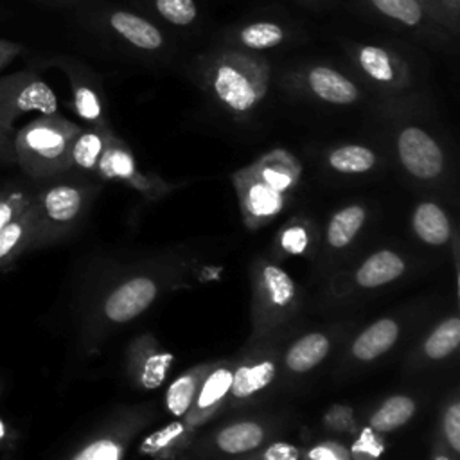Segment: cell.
<instances>
[{
	"mask_svg": "<svg viewBox=\"0 0 460 460\" xmlns=\"http://www.w3.org/2000/svg\"><path fill=\"white\" fill-rule=\"evenodd\" d=\"M397 149L404 167L417 178H435L442 169V151L437 142L420 128L401 131Z\"/></svg>",
	"mask_w": 460,
	"mask_h": 460,
	"instance_id": "cell-1",
	"label": "cell"
},
{
	"mask_svg": "<svg viewBox=\"0 0 460 460\" xmlns=\"http://www.w3.org/2000/svg\"><path fill=\"white\" fill-rule=\"evenodd\" d=\"M217 97L235 111L250 110L259 97L255 79L243 68L232 63H223L214 75Z\"/></svg>",
	"mask_w": 460,
	"mask_h": 460,
	"instance_id": "cell-2",
	"label": "cell"
},
{
	"mask_svg": "<svg viewBox=\"0 0 460 460\" xmlns=\"http://www.w3.org/2000/svg\"><path fill=\"white\" fill-rule=\"evenodd\" d=\"M156 286L149 279H133L119 286L106 300L104 311L113 322H128L140 314L155 298Z\"/></svg>",
	"mask_w": 460,
	"mask_h": 460,
	"instance_id": "cell-3",
	"label": "cell"
},
{
	"mask_svg": "<svg viewBox=\"0 0 460 460\" xmlns=\"http://www.w3.org/2000/svg\"><path fill=\"white\" fill-rule=\"evenodd\" d=\"M36 223V208L25 207L13 221L0 230V271L5 270L14 257L25 248L32 226Z\"/></svg>",
	"mask_w": 460,
	"mask_h": 460,
	"instance_id": "cell-4",
	"label": "cell"
},
{
	"mask_svg": "<svg viewBox=\"0 0 460 460\" xmlns=\"http://www.w3.org/2000/svg\"><path fill=\"white\" fill-rule=\"evenodd\" d=\"M309 86L327 102L350 104L358 99L356 86L345 75L327 66H316L309 72Z\"/></svg>",
	"mask_w": 460,
	"mask_h": 460,
	"instance_id": "cell-5",
	"label": "cell"
},
{
	"mask_svg": "<svg viewBox=\"0 0 460 460\" xmlns=\"http://www.w3.org/2000/svg\"><path fill=\"white\" fill-rule=\"evenodd\" d=\"M397 323L394 320H379L365 329L354 341L352 352L356 358L368 361L386 352L397 340Z\"/></svg>",
	"mask_w": 460,
	"mask_h": 460,
	"instance_id": "cell-6",
	"label": "cell"
},
{
	"mask_svg": "<svg viewBox=\"0 0 460 460\" xmlns=\"http://www.w3.org/2000/svg\"><path fill=\"white\" fill-rule=\"evenodd\" d=\"M110 22L119 34H122L129 43L140 49L153 50L162 45L160 31L140 16H135L129 13H113Z\"/></svg>",
	"mask_w": 460,
	"mask_h": 460,
	"instance_id": "cell-7",
	"label": "cell"
},
{
	"mask_svg": "<svg viewBox=\"0 0 460 460\" xmlns=\"http://www.w3.org/2000/svg\"><path fill=\"white\" fill-rule=\"evenodd\" d=\"M404 270V262L394 252L383 250L368 257L359 268L356 279L363 288H376L397 279Z\"/></svg>",
	"mask_w": 460,
	"mask_h": 460,
	"instance_id": "cell-8",
	"label": "cell"
},
{
	"mask_svg": "<svg viewBox=\"0 0 460 460\" xmlns=\"http://www.w3.org/2000/svg\"><path fill=\"white\" fill-rule=\"evenodd\" d=\"M329 352V340L323 334L313 332L300 338L289 349L286 356V363L295 372H305L316 367Z\"/></svg>",
	"mask_w": 460,
	"mask_h": 460,
	"instance_id": "cell-9",
	"label": "cell"
},
{
	"mask_svg": "<svg viewBox=\"0 0 460 460\" xmlns=\"http://www.w3.org/2000/svg\"><path fill=\"white\" fill-rule=\"evenodd\" d=\"M413 228L429 244H444L449 239V221L435 203H422L413 214Z\"/></svg>",
	"mask_w": 460,
	"mask_h": 460,
	"instance_id": "cell-10",
	"label": "cell"
},
{
	"mask_svg": "<svg viewBox=\"0 0 460 460\" xmlns=\"http://www.w3.org/2000/svg\"><path fill=\"white\" fill-rule=\"evenodd\" d=\"M81 208V192L70 185H58L45 192L43 210L49 219L65 223L72 221Z\"/></svg>",
	"mask_w": 460,
	"mask_h": 460,
	"instance_id": "cell-11",
	"label": "cell"
},
{
	"mask_svg": "<svg viewBox=\"0 0 460 460\" xmlns=\"http://www.w3.org/2000/svg\"><path fill=\"white\" fill-rule=\"evenodd\" d=\"M262 442V429L255 422H239L225 428L217 435V446L225 453H243Z\"/></svg>",
	"mask_w": 460,
	"mask_h": 460,
	"instance_id": "cell-12",
	"label": "cell"
},
{
	"mask_svg": "<svg viewBox=\"0 0 460 460\" xmlns=\"http://www.w3.org/2000/svg\"><path fill=\"white\" fill-rule=\"evenodd\" d=\"M415 411V404L410 397L395 395L383 402V406L372 415L370 424L377 431H392L402 426Z\"/></svg>",
	"mask_w": 460,
	"mask_h": 460,
	"instance_id": "cell-13",
	"label": "cell"
},
{
	"mask_svg": "<svg viewBox=\"0 0 460 460\" xmlns=\"http://www.w3.org/2000/svg\"><path fill=\"white\" fill-rule=\"evenodd\" d=\"M363 221H365V210L356 205L347 207L338 214H334L327 232V239L331 246L334 248L347 246L354 239L356 232L361 228Z\"/></svg>",
	"mask_w": 460,
	"mask_h": 460,
	"instance_id": "cell-14",
	"label": "cell"
},
{
	"mask_svg": "<svg viewBox=\"0 0 460 460\" xmlns=\"http://www.w3.org/2000/svg\"><path fill=\"white\" fill-rule=\"evenodd\" d=\"M275 367L270 361H262L253 367H241L232 374V392L235 397H248L253 392L264 388L273 381Z\"/></svg>",
	"mask_w": 460,
	"mask_h": 460,
	"instance_id": "cell-15",
	"label": "cell"
},
{
	"mask_svg": "<svg viewBox=\"0 0 460 460\" xmlns=\"http://www.w3.org/2000/svg\"><path fill=\"white\" fill-rule=\"evenodd\" d=\"M329 164L340 172H365L376 164V155L363 146H343L329 155Z\"/></svg>",
	"mask_w": 460,
	"mask_h": 460,
	"instance_id": "cell-16",
	"label": "cell"
},
{
	"mask_svg": "<svg viewBox=\"0 0 460 460\" xmlns=\"http://www.w3.org/2000/svg\"><path fill=\"white\" fill-rule=\"evenodd\" d=\"M25 147L40 158L52 160L65 151V138L52 128L36 126L25 133Z\"/></svg>",
	"mask_w": 460,
	"mask_h": 460,
	"instance_id": "cell-17",
	"label": "cell"
},
{
	"mask_svg": "<svg viewBox=\"0 0 460 460\" xmlns=\"http://www.w3.org/2000/svg\"><path fill=\"white\" fill-rule=\"evenodd\" d=\"M460 343V320L449 318L442 322L426 340L424 350L429 358L440 359L446 358L449 352H453Z\"/></svg>",
	"mask_w": 460,
	"mask_h": 460,
	"instance_id": "cell-18",
	"label": "cell"
},
{
	"mask_svg": "<svg viewBox=\"0 0 460 460\" xmlns=\"http://www.w3.org/2000/svg\"><path fill=\"white\" fill-rule=\"evenodd\" d=\"M16 106L23 111L36 110L45 115H52L58 110L54 92L41 81H34V83L27 84L16 99Z\"/></svg>",
	"mask_w": 460,
	"mask_h": 460,
	"instance_id": "cell-19",
	"label": "cell"
},
{
	"mask_svg": "<svg viewBox=\"0 0 460 460\" xmlns=\"http://www.w3.org/2000/svg\"><path fill=\"white\" fill-rule=\"evenodd\" d=\"M359 63H361L363 70L376 81L388 83L394 77L390 56L379 47H372V45L363 47L359 50Z\"/></svg>",
	"mask_w": 460,
	"mask_h": 460,
	"instance_id": "cell-20",
	"label": "cell"
},
{
	"mask_svg": "<svg viewBox=\"0 0 460 460\" xmlns=\"http://www.w3.org/2000/svg\"><path fill=\"white\" fill-rule=\"evenodd\" d=\"M282 38H284L282 29L279 25L268 23V22H259V23L248 25L241 31V40L250 49L275 47L282 41Z\"/></svg>",
	"mask_w": 460,
	"mask_h": 460,
	"instance_id": "cell-21",
	"label": "cell"
},
{
	"mask_svg": "<svg viewBox=\"0 0 460 460\" xmlns=\"http://www.w3.org/2000/svg\"><path fill=\"white\" fill-rule=\"evenodd\" d=\"M264 282L275 305H288L293 298V280L277 266L264 268Z\"/></svg>",
	"mask_w": 460,
	"mask_h": 460,
	"instance_id": "cell-22",
	"label": "cell"
},
{
	"mask_svg": "<svg viewBox=\"0 0 460 460\" xmlns=\"http://www.w3.org/2000/svg\"><path fill=\"white\" fill-rule=\"evenodd\" d=\"M232 386V374L226 368H217L212 372L205 385L201 386V392L198 395V408H208L216 404Z\"/></svg>",
	"mask_w": 460,
	"mask_h": 460,
	"instance_id": "cell-23",
	"label": "cell"
},
{
	"mask_svg": "<svg viewBox=\"0 0 460 460\" xmlns=\"http://www.w3.org/2000/svg\"><path fill=\"white\" fill-rule=\"evenodd\" d=\"M374 5L386 16L406 25H417L422 18L420 5L415 0H372Z\"/></svg>",
	"mask_w": 460,
	"mask_h": 460,
	"instance_id": "cell-24",
	"label": "cell"
},
{
	"mask_svg": "<svg viewBox=\"0 0 460 460\" xmlns=\"http://www.w3.org/2000/svg\"><path fill=\"white\" fill-rule=\"evenodd\" d=\"M194 395V379L190 376L178 377L167 390V408L172 415H183Z\"/></svg>",
	"mask_w": 460,
	"mask_h": 460,
	"instance_id": "cell-25",
	"label": "cell"
},
{
	"mask_svg": "<svg viewBox=\"0 0 460 460\" xmlns=\"http://www.w3.org/2000/svg\"><path fill=\"white\" fill-rule=\"evenodd\" d=\"M158 13L176 25H187L196 18V5L192 0H156Z\"/></svg>",
	"mask_w": 460,
	"mask_h": 460,
	"instance_id": "cell-26",
	"label": "cell"
},
{
	"mask_svg": "<svg viewBox=\"0 0 460 460\" xmlns=\"http://www.w3.org/2000/svg\"><path fill=\"white\" fill-rule=\"evenodd\" d=\"M248 203L252 212L259 216H268L279 210L280 196H279V190L268 185H253L248 194Z\"/></svg>",
	"mask_w": 460,
	"mask_h": 460,
	"instance_id": "cell-27",
	"label": "cell"
},
{
	"mask_svg": "<svg viewBox=\"0 0 460 460\" xmlns=\"http://www.w3.org/2000/svg\"><path fill=\"white\" fill-rule=\"evenodd\" d=\"M101 138L93 133H86L83 137L77 138V142L74 144V149H72V156H74V162L84 169H90L95 165L97 162V156L101 153Z\"/></svg>",
	"mask_w": 460,
	"mask_h": 460,
	"instance_id": "cell-28",
	"label": "cell"
},
{
	"mask_svg": "<svg viewBox=\"0 0 460 460\" xmlns=\"http://www.w3.org/2000/svg\"><path fill=\"white\" fill-rule=\"evenodd\" d=\"M171 361H172L171 354H155V356L147 358V361L144 363L142 385L149 390L160 386L165 374H167V367H169Z\"/></svg>",
	"mask_w": 460,
	"mask_h": 460,
	"instance_id": "cell-29",
	"label": "cell"
},
{
	"mask_svg": "<svg viewBox=\"0 0 460 460\" xmlns=\"http://www.w3.org/2000/svg\"><path fill=\"white\" fill-rule=\"evenodd\" d=\"M122 449L115 440L101 438L79 451L74 460H120Z\"/></svg>",
	"mask_w": 460,
	"mask_h": 460,
	"instance_id": "cell-30",
	"label": "cell"
},
{
	"mask_svg": "<svg viewBox=\"0 0 460 460\" xmlns=\"http://www.w3.org/2000/svg\"><path fill=\"white\" fill-rule=\"evenodd\" d=\"M101 167H102V171L108 176H122V178H126V176L133 174V160L124 151H110V153H106V156L102 158Z\"/></svg>",
	"mask_w": 460,
	"mask_h": 460,
	"instance_id": "cell-31",
	"label": "cell"
},
{
	"mask_svg": "<svg viewBox=\"0 0 460 460\" xmlns=\"http://www.w3.org/2000/svg\"><path fill=\"white\" fill-rule=\"evenodd\" d=\"M181 431H183L181 424L172 422V424H169L167 428H164V429H160V431L153 433V435H151V437L142 444V451L151 453V451L162 449V447H165L169 442H172V440H174Z\"/></svg>",
	"mask_w": 460,
	"mask_h": 460,
	"instance_id": "cell-32",
	"label": "cell"
},
{
	"mask_svg": "<svg viewBox=\"0 0 460 460\" xmlns=\"http://www.w3.org/2000/svg\"><path fill=\"white\" fill-rule=\"evenodd\" d=\"M75 108L79 115L84 119H97L101 111L95 93L86 86H81L75 90Z\"/></svg>",
	"mask_w": 460,
	"mask_h": 460,
	"instance_id": "cell-33",
	"label": "cell"
},
{
	"mask_svg": "<svg viewBox=\"0 0 460 460\" xmlns=\"http://www.w3.org/2000/svg\"><path fill=\"white\" fill-rule=\"evenodd\" d=\"M27 205V201L22 196H5L0 198V230L13 221Z\"/></svg>",
	"mask_w": 460,
	"mask_h": 460,
	"instance_id": "cell-34",
	"label": "cell"
},
{
	"mask_svg": "<svg viewBox=\"0 0 460 460\" xmlns=\"http://www.w3.org/2000/svg\"><path fill=\"white\" fill-rule=\"evenodd\" d=\"M446 437L455 451H460V404H453L446 413Z\"/></svg>",
	"mask_w": 460,
	"mask_h": 460,
	"instance_id": "cell-35",
	"label": "cell"
},
{
	"mask_svg": "<svg viewBox=\"0 0 460 460\" xmlns=\"http://www.w3.org/2000/svg\"><path fill=\"white\" fill-rule=\"evenodd\" d=\"M305 244H307V235H305V230L300 226H293V228L286 230L282 235V246L286 250H289L291 253L304 252Z\"/></svg>",
	"mask_w": 460,
	"mask_h": 460,
	"instance_id": "cell-36",
	"label": "cell"
},
{
	"mask_svg": "<svg viewBox=\"0 0 460 460\" xmlns=\"http://www.w3.org/2000/svg\"><path fill=\"white\" fill-rule=\"evenodd\" d=\"M264 460H298V449L291 444L277 442L266 449Z\"/></svg>",
	"mask_w": 460,
	"mask_h": 460,
	"instance_id": "cell-37",
	"label": "cell"
},
{
	"mask_svg": "<svg viewBox=\"0 0 460 460\" xmlns=\"http://www.w3.org/2000/svg\"><path fill=\"white\" fill-rule=\"evenodd\" d=\"M262 176H264L266 185L271 187V189H275V190H282V189H286V187L289 185V176L284 174V172H280V171L266 169Z\"/></svg>",
	"mask_w": 460,
	"mask_h": 460,
	"instance_id": "cell-38",
	"label": "cell"
},
{
	"mask_svg": "<svg viewBox=\"0 0 460 460\" xmlns=\"http://www.w3.org/2000/svg\"><path fill=\"white\" fill-rule=\"evenodd\" d=\"M311 456H313V460H338V458H336V455H334L332 451L325 449V447L314 449V451L311 453Z\"/></svg>",
	"mask_w": 460,
	"mask_h": 460,
	"instance_id": "cell-39",
	"label": "cell"
},
{
	"mask_svg": "<svg viewBox=\"0 0 460 460\" xmlns=\"http://www.w3.org/2000/svg\"><path fill=\"white\" fill-rule=\"evenodd\" d=\"M5 437H7V428H5V422L0 419V444L5 442Z\"/></svg>",
	"mask_w": 460,
	"mask_h": 460,
	"instance_id": "cell-40",
	"label": "cell"
},
{
	"mask_svg": "<svg viewBox=\"0 0 460 460\" xmlns=\"http://www.w3.org/2000/svg\"><path fill=\"white\" fill-rule=\"evenodd\" d=\"M435 460H451V458H447V456H437Z\"/></svg>",
	"mask_w": 460,
	"mask_h": 460,
	"instance_id": "cell-41",
	"label": "cell"
}]
</instances>
